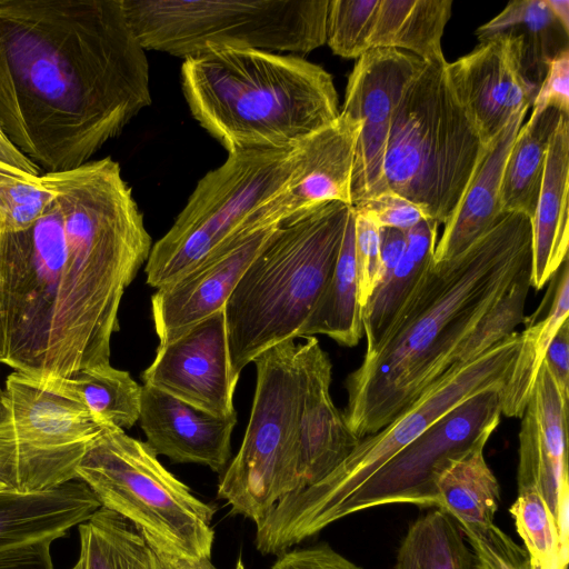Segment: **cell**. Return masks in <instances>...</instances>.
Segmentation results:
<instances>
[{"label": "cell", "mask_w": 569, "mask_h": 569, "mask_svg": "<svg viewBox=\"0 0 569 569\" xmlns=\"http://www.w3.org/2000/svg\"><path fill=\"white\" fill-rule=\"evenodd\" d=\"M501 389L467 399L396 453L335 512L332 523L356 512L393 503L437 507L436 481L455 457L488 439L501 417Z\"/></svg>", "instance_id": "4fadbf2b"}, {"label": "cell", "mask_w": 569, "mask_h": 569, "mask_svg": "<svg viewBox=\"0 0 569 569\" xmlns=\"http://www.w3.org/2000/svg\"><path fill=\"white\" fill-rule=\"evenodd\" d=\"M355 252L359 278V303L363 308L380 281V227L367 216L356 211Z\"/></svg>", "instance_id": "ab89813d"}, {"label": "cell", "mask_w": 569, "mask_h": 569, "mask_svg": "<svg viewBox=\"0 0 569 569\" xmlns=\"http://www.w3.org/2000/svg\"><path fill=\"white\" fill-rule=\"evenodd\" d=\"M1 237H2V229L0 227V242H1Z\"/></svg>", "instance_id": "db71d44e"}, {"label": "cell", "mask_w": 569, "mask_h": 569, "mask_svg": "<svg viewBox=\"0 0 569 569\" xmlns=\"http://www.w3.org/2000/svg\"><path fill=\"white\" fill-rule=\"evenodd\" d=\"M563 114L553 107L532 109L528 121L520 127L503 169L500 194L502 212L523 213L532 218L541 189L548 146Z\"/></svg>", "instance_id": "f546056e"}, {"label": "cell", "mask_w": 569, "mask_h": 569, "mask_svg": "<svg viewBox=\"0 0 569 569\" xmlns=\"http://www.w3.org/2000/svg\"><path fill=\"white\" fill-rule=\"evenodd\" d=\"M569 116L550 139L545 173L531 218L530 286L541 289L568 258Z\"/></svg>", "instance_id": "603a6c76"}, {"label": "cell", "mask_w": 569, "mask_h": 569, "mask_svg": "<svg viewBox=\"0 0 569 569\" xmlns=\"http://www.w3.org/2000/svg\"><path fill=\"white\" fill-rule=\"evenodd\" d=\"M270 569H361L328 543L291 548L278 555Z\"/></svg>", "instance_id": "b9f144b4"}, {"label": "cell", "mask_w": 569, "mask_h": 569, "mask_svg": "<svg viewBox=\"0 0 569 569\" xmlns=\"http://www.w3.org/2000/svg\"><path fill=\"white\" fill-rule=\"evenodd\" d=\"M519 432L518 491L538 489L553 516L568 482V398L542 360L522 412Z\"/></svg>", "instance_id": "d6986e66"}, {"label": "cell", "mask_w": 569, "mask_h": 569, "mask_svg": "<svg viewBox=\"0 0 569 569\" xmlns=\"http://www.w3.org/2000/svg\"><path fill=\"white\" fill-rule=\"evenodd\" d=\"M297 146L228 153L203 176L172 227L152 246L147 283L158 289L172 282L237 233L258 207L283 189L297 164Z\"/></svg>", "instance_id": "7c38bea8"}, {"label": "cell", "mask_w": 569, "mask_h": 569, "mask_svg": "<svg viewBox=\"0 0 569 569\" xmlns=\"http://www.w3.org/2000/svg\"><path fill=\"white\" fill-rule=\"evenodd\" d=\"M521 343V335L513 332L473 360L455 363L391 422L360 439L328 476L280 500L256 526V549L278 556L332 525L336 510L437 420L479 392L502 390Z\"/></svg>", "instance_id": "8992f818"}, {"label": "cell", "mask_w": 569, "mask_h": 569, "mask_svg": "<svg viewBox=\"0 0 569 569\" xmlns=\"http://www.w3.org/2000/svg\"><path fill=\"white\" fill-rule=\"evenodd\" d=\"M531 266V219L502 212L463 252L432 260L377 348L346 379V422L378 432L452 367V358L512 280Z\"/></svg>", "instance_id": "3957f363"}, {"label": "cell", "mask_w": 569, "mask_h": 569, "mask_svg": "<svg viewBox=\"0 0 569 569\" xmlns=\"http://www.w3.org/2000/svg\"><path fill=\"white\" fill-rule=\"evenodd\" d=\"M438 226L433 220L423 219L406 231L407 246L401 260L362 308L365 355L377 348L433 260Z\"/></svg>", "instance_id": "484cf974"}, {"label": "cell", "mask_w": 569, "mask_h": 569, "mask_svg": "<svg viewBox=\"0 0 569 569\" xmlns=\"http://www.w3.org/2000/svg\"><path fill=\"white\" fill-rule=\"evenodd\" d=\"M395 569H475V559L457 522L433 508L408 529Z\"/></svg>", "instance_id": "1f68e13d"}, {"label": "cell", "mask_w": 569, "mask_h": 569, "mask_svg": "<svg viewBox=\"0 0 569 569\" xmlns=\"http://www.w3.org/2000/svg\"><path fill=\"white\" fill-rule=\"evenodd\" d=\"M147 443L178 463H198L221 473L231 460L237 416L218 417L148 385L139 417Z\"/></svg>", "instance_id": "ffe728a7"}, {"label": "cell", "mask_w": 569, "mask_h": 569, "mask_svg": "<svg viewBox=\"0 0 569 569\" xmlns=\"http://www.w3.org/2000/svg\"><path fill=\"white\" fill-rule=\"evenodd\" d=\"M450 0H380L369 48L398 49L423 61L445 60L441 38Z\"/></svg>", "instance_id": "f1b7e54d"}, {"label": "cell", "mask_w": 569, "mask_h": 569, "mask_svg": "<svg viewBox=\"0 0 569 569\" xmlns=\"http://www.w3.org/2000/svg\"><path fill=\"white\" fill-rule=\"evenodd\" d=\"M423 63L412 53L389 48L370 49L358 58L340 111L360 126L351 173V207L388 191L383 161L393 112Z\"/></svg>", "instance_id": "5bb4252c"}, {"label": "cell", "mask_w": 569, "mask_h": 569, "mask_svg": "<svg viewBox=\"0 0 569 569\" xmlns=\"http://www.w3.org/2000/svg\"><path fill=\"white\" fill-rule=\"evenodd\" d=\"M459 529L472 548L475 569H531L526 548L517 545L495 523Z\"/></svg>", "instance_id": "f35d334b"}, {"label": "cell", "mask_w": 569, "mask_h": 569, "mask_svg": "<svg viewBox=\"0 0 569 569\" xmlns=\"http://www.w3.org/2000/svg\"><path fill=\"white\" fill-rule=\"evenodd\" d=\"M407 239L405 231L392 228H380L381 273L379 284L385 281L398 266L405 253Z\"/></svg>", "instance_id": "bcb514c9"}, {"label": "cell", "mask_w": 569, "mask_h": 569, "mask_svg": "<svg viewBox=\"0 0 569 569\" xmlns=\"http://www.w3.org/2000/svg\"><path fill=\"white\" fill-rule=\"evenodd\" d=\"M279 226L234 233L187 273L157 289L151 315L159 345L224 308L236 284Z\"/></svg>", "instance_id": "e0dca14e"}, {"label": "cell", "mask_w": 569, "mask_h": 569, "mask_svg": "<svg viewBox=\"0 0 569 569\" xmlns=\"http://www.w3.org/2000/svg\"><path fill=\"white\" fill-rule=\"evenodd\" d=\"M447 76L486 147L538 92L523 73L519 39L510 33L479 41L470 53L447 62Z\"/></svg>", "instance_id": "ac0fdd59"}, {"label": "cell", "mask_w": 569, "mask_h": 569, "mask_svg": "<svg viewBox=\"0 0 569 569\" xmlns=\"http://www.w3.org/2000/svg\"><path fill=\"white\" fill-rule=\"evenodd\" d=\"M78 529L84 569H129L136 529L123 517L100 507Z\"/></svg>", "instance_id": "8d00e7d4"}, {"label": "cell", "mask_w": 569, "mask_h": 569, "mask_svg": "<svg viewBox=\"0 0 569 569\" xmlns=\"http://www.w3.org/2000/svg\"><path fill=\"white\" fill-rule=\"evenodd\" d=\"M150 104L122 0H0V127L41 171L90 161Z\"/></svg>", "instance_id": "7a4b0ae2"}, {"label": "cell", "mask_w": 569, "mask_h": 569, "mask_svg": "<svg viewBox=\"0 0 569 569\" xmlns=\"http://www.w3.org/2000/svg\"><path fill=\"white\" fill-rule=\"evenodd\" d=\"M141 379L143 385L211 415L237 416L233 396L238 379L231 372L224 308L159 345Z\"/></svg>", "instance_id": "9a60e30c"}, {"label": "cell", "mask_w": 569, "mask_h": 569, "mask_svg": "<svg viewBox=\"0 0 569 569\" xmlns=\"http://www.w3.org/2000/svg\"><path fill=\"white\" fill-rule=\"evenodd\" d=\"M316 335H325L346 347L357 346L363 336L352 207L331 276L298 338Z\"/></svg>", "instance_id": "d4e9b609"}, {"label": "cell", "mask_w": 569, "mask_h": 569, "mask_svg": "<svg viewBox=\"0 0 569 569\" xmlns=\"http://www.w3.org/2000/svg\"><path fill=\"white\" fill-rule=\"evenodd\" d=\"M193 118L228 153L292 149L340 114L330 73L295 54L222 49L186 59Z\"/></svg>", "instance_id": "277c9868"}, {"label": "cell", "mask_w": 569, "mask_h": 569, "mask_svg": "<svg viewBox=\"0 0 569 569\" xmlns=\"http://www.w3.org/2000/svg\"><path fill=\"white\" fill-rule=\"evenodd\" d=\"M502 33L519 39L521 64L527 80L537 89L548 63L568 49V32L549 9L546 0H516L476 31L479 41Z\"/></svg>", "instance_id": "83f0119b"}, {"label": "cell", "mask_w": 569, "mask_h": 569, "mask_svg": "<svg viewBox=\"0 0 569 569\" xmlns=\"http://www.w3.org/2000/svg\"><path fill=\"white\" fill-rule=\"evenodd\" d=\"M144 50L186 59L222 49L290 54L326 43L329 0H122Z\"/></svg>", "instance_id": "9c48e42d"}, {"label": "cell", "mask_w": 569, "mask_h": 569, "mask_svg": "<svg viewBox=\"0 0 569 569\" xmlns=\"http://www.w3.org/2000/svg\"><path fill=\"white\" fill-rule=\"evenodd\" d=\"M380 0L329 1L326 42L337 56L360 58L370 50L369 41Z\"/></svg>", "instance_id": "74e56055"}, {"label": "cell", "mask_w": 569, "mask_h": 569, "mask_svg": "<svg viewBox=\"0 0 569 569\" xmlns=\"http://www.w3.org/2000/svg\"><path fill=\"white\" fill-rule=\"evenodd\" d=\"M253 363L250 419L238 453L220 473L217 493L231 513L257 526L280 500L306 487L299 438L305 372L295 340L269 348Z\"/></svg>", "instance_id": "30bf717a"}, {"label": "cell", "mask_w": 569, "mask_h": 569, "mask_svg": "<svg viewBox=\"0 0 569 569\" xmlns=\"http://www.w3.org/2000/svg\"><path fill=\"white\" fill-rule=\"evenodd\" d=\"M101 507L90 488L74 479L31 493H0V550L63 537Z\"/></svg>", "instance_id": "7402d4cb"}, {"label": "cell", "mask_w": 569, "mask_h": 569, "mask_svg": "<svg viewBox=\"0 0 569 569\" xmlns=\"http://www.w3.org/2000/svg\"><path fill=\"white\" fill-rule=\"evenodd\" d=\"M51 541L0 550V569H54Z\"/></svg>", "instance_id": "ee69618b"}, {"label": "cell", "mask_w": 569, "mask_h": 569, "mask_svg": "<svg viewBox=\"0 0 569 569\" xmlns=\"http://www.w3.org/2000/svg\"><path fill=\"white\" fill-rule=\"evenodd\" d=\"M555 292L543 318L530 317L527 328L520 333L522 343L511 376L501 390V413L521 417L530 397L533 382L546 351L569 311L568 258L552 277Z\"/></svg>", "instance_id": "4dcf8cb0"}, {"label": "cell", "mask_w": 569, "mask_h": 569, "mask_svg": "<svg viewBox=\"0 0 569 569\" xmlns=\"http://www.w3.org/2000/svg\"><path fill=\"white\" fill-rule=\"evenodd\" d=\"M543 360L553 375L560 391L569 396V323L568 319L561 325L550 342Z\"/></svg>", "instance_id": "f6af8a7d"}, {"label": "cell", "mask_w": 569, "mask_h": 569, "mask_svg": "<svg viewBox=\"0 0 569 569\" xmlns=\"http://www.w3.org/2000/svg\"><path fill=\"white\" fill-rule=\"evenodd\" d=\"M56 192L44 173H27L0 161V227L2 232L29 228L49 208Z\"/></svg>", "instance_id": "d590c367"}, {"label": "cell", "mask_w": 569, "mask_h": 569, "mask_svg": "<svg viewBox=\"0 0 569 569\" xmlns=\"http://www.w3.org/2000/svg\"><path fill=\"white\" fill-rule=\"evenodd\" d=\"M509 512L531 562L540 569H567L560 557L555 516L538 489L518 491Z\"/></svg>", "instance_id": "e575fe53"}, {"label": "cell", "mask_w": 569, "mask_h": 569, "mask_svg": "<svg viewBox=\"0 0 569 569\" xmlns=\"http://www.w3.org/2000/svg\"><path fill=\"white\" fill-rule=\"evenodd\" d=\"M0 161L16 167L27 173L39 176L40 168L26 157L7 137L0 127Z\"/></svg>", "instance_id": "7dc6e473"}, {"label": "cell", "mask_w": 569, "mask_h": 569, "mask_svg": "<svg viewBox=\"0 0 569 569\" xmlns=\"http://www.w3.org/2000/svg\"><path fill=\"white\" fill-rule=\"evenodd\" d=\"M351 206L330 201L277 228L224 305L232 376L295 340L327 284Z\"/></svg>", "instance_id": "5b68a950"}, {"label": "cell", "mask_w": 569, "mask_h": 569, "mask_svg": "<svg viewBox=\"0 0 569 569\" xmlns=\"http://www.w3.org/2000/svg\"><path fill=\"white\" fill-rule=\"evenodd\" d=\"M129 569H164L137 530L131 539Z\"/></svg>", "instance_id": "c3c4849f"}, {"label": "cell", "mask_w": 569, "mask_h": 569, "mask_svg": "<svg viewBox=\"0 0 569 569\" xmlns=\"http://www.w3.org/2000/svg\"><path fill=\"white\" fill-rule=\"evenodd\" d=\"M447 76V61H425L393 112L383 161L387 189L446 224L486 153Z\"/></svg>", "instance_id": "ba28073f"}, {"label": "cell", "mask_w": 569, "mask_h": 569, "mask_svg": "<svg viewBox=\"0 0 569 569\" xmlns=\"http://www.w3.org/2000/svg\"><path fill=\"white\" fill-rule=\"evenodd\" d=\"M66 379L103 425L124 429L139 421L142 386L128 371L107 363L78 370Z\"/></svg>", "instance_id": "d6a6232c"}, {"label": "cell", "mask_w": 569, "mask_h": 569, "mask_svg": "<svg viewBox=\"0 0 569 569\" xmlns=\"http://www.w3.org/2000/svg\"><path fill=\"white\" fill-rule=\"evenodd\" d=\"M299 349L305 381L301 398L299 438L301 467L307 487L337 468L360 439L348 427L330 395L332 363L316 337H307Z\"/></svg>", "instance_id": "44dd1931"}, {"label": "cell", "mask_w": 569, "mask_h": 569, "mask_svg": "<svg viewBox=\"0 0 569 569\" xmlns=\"http://www.w3.org/2000/svg\"><path fill=\"white\" fill-rule=\"evenodd\" d=\"M104 427L66 378L13 371L0 391V468L19 492L59 487Z\"/></svg>", "instance_id": "8fae6325"}, {"label": "cell", "mask_w": 569, "mask_h": 569, "mask_svg": "<svg viewBox=\"0 0 569 569\" xmlns=\"http://www.w3.org/2000/svg\"><path fill=\"white\" fill-rule=\"evenodd\" d=\"M488 439L452 458L438 476V505L459 527L493 523L500 502V486L489 468L483 449Z\"/></svg>", "instance_id": "4316f807"}, {"label": "cell", "mask_w": 569, "mask_h": 569, "mask_svg": "<svg viewBox=\"0 0 569 569\" xmlns=\"http://www.w3.org/2000/svg\"><path fill=\"white\" fill-rule=\"evenodd\" d=\"M0 391H1V388H0Z\"/></svg>", "instance_id": "11a10c76"}, {"label": "cell", "mask_w": 569, "mask_h": 569, "mask_svg": "<svg viewBox=\"0 0 569 569\" xmlns=\"http://www.w3.org/2000/svg\"><path fill=\"white\" fill-rule=\"evenodd\" d=\"M19 492L0 468V493ZM23 493V492H22Z\"/></svg>", "instance_id": "f907efd6"}, {"label": "cell", "mask_w": 569, "mask_h": 569, "mask_svg": "<svg viewBox=\"0 0 569 569\" xmlns=\"http://www.w3.org/2000/svg\"><path fill=\"white\" fill-rule=\"evenodd\" d=\"M71 569H84L82 559L79 557L77 562L73 565Z\"/></svg>", "instance_id": "816d5d0a"}, {"label": "cell", "mask_w": 569, "mask_h": 569, "mask_svg": "<svg viewBox=\"0 0 569 569\" xmlns=\"http://www.w3.org/2000/svg\"><path fill=\"white\" fill-rule=\"evenodd\" d=\"M77 479L101 507L134 527L164 569H218L216 508L164 468L147 442L106 426L77 467Z\"/></svg>", "instance_id": "52a82bcc"}, {"label": "cell", "mask_w": 569, "mask_h": 569, "mask_svg": "<svg viewBox=\"0 0 569 569\" xmlns=\"http://www.w3.org/2000/svg\"><path fill=\"white\" fill-rule=\"evenodd\" d=\"M529 108L518 111L488 146L459 207L445 224L435 248L436 262L463 252L501 216L500 194L505 164Z\"/></svg>", "instance_id": "cb8c5ba5"}, {"label": "cell", "mask_w": 569, "mask_h": 569, "mask_svg": "<svg viewBox=\"0 0 569 569\" xmlns=\"http://www.w3.org/2000/svg\"><path fill=\"white\" fill-rule=\"evenodd\" d=\"M352 209L373 220L380 228L405 232L427 219L411 201L390 190L362 200Z\"/></svg>", "instance_id": "60d3db41"}, {"label": "cell", "mask_w": 569, "mask_h": 569, "mask_svg": "<svg viewBox=\"0 0 569 569\" xmlns=\"http://www.w3.org/2000/svg\"><path fill=\"white\" fill-rule=\"evenodd\" d=\"M56 198L0 242V363L67 378L110 363L124 290L152 248L132 190L110 157L46 172Z\"/></svg>", "instance_id": "6da1fadb"}, {"label": "cell", "mask_w": 569, "mask_h": 569, "mask_svg": "<svg viewBox=\"0 0 569 569\" xmlns=\"http://www.w3.org/2000/svg\"><path fill=\"white\" fill-rule=\"evenodd\" d=\"M557 108L569 116V49L560 52L549 63L545 78L533 99L532 109Z\"/></svg>", "instance_id": "7bdbcfd3"}, {"label": "cell", "mask_w": 569, "mask_h": 569, "mask_svg": "<svg viewBox=\"0 0 569 569\" xmlns=\"http://www.w3.org/2000/svg\"><path fill=\"white\" fill-rule=\"evenodd\" d=\"M530 563H531V569H540V568H539V566H538L537 563L531 562V561H530Z\"/></svg>", "instance_id": "f5cc1de1"}, {"label": "cell", "mask_w": 569, "mask_h": 569, "mask_svg": "<svg viewBox=\"0 0 569 569\" xmlns=\"http://www.w3.org/2000/svg\"><path fill=\"white\" fill-rule=\"evenodd\" d=\"M549 9L560 22L566 32L569 33V1L568 0H546Z\"/></svg>", "instance_id": "681fc988"}, {"label": "cell", "mask_w": 569, "mask_h": 569, "mask_svg": "<svg viewBox=\"0 0 569 569\" xmlns=\"http://www.w3.org/2000/svg\"><path fill=\"white\" fill-rule=\"evenodd\" d=\"M359 122L340 112L337 120L297 146L293 173L271 199L258 207L239 231L284 224L330 201L351 206L350 184Z\"/></svg>", "instance_id": "2e32d148"}, {"label": "cell", "mask_w": 569, "mask_h": 569, "mask_svg": "<svg viewBox=\"0 0 569 569\" xmlns=\"http://www.w3.org/2000/svg\"><path fill=\"white\" fill-rule=\"evenodd\" d=\"M530 287V267H527L460 343L453 355L452 366L473 360L527 321L525 306Z\"/></svg>", "instance_id": "836d02e7"}]
</instances>
